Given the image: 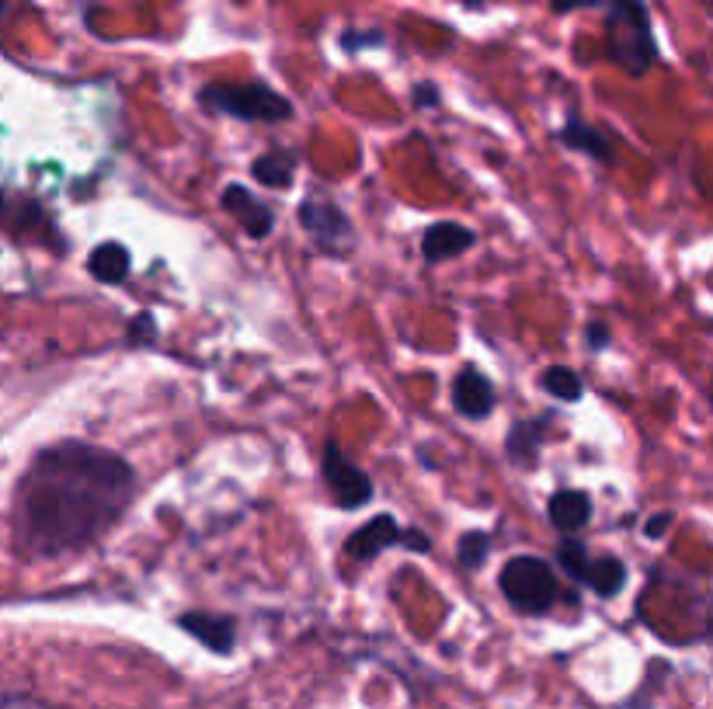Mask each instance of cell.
<instances>
[{"label":"cell","mask_w":713,"mask_h":709,"mask_svg":"<svg viewBox=\"0 0 713 709\" xmlns=\"http://www.w3.org/2000/svg\"><path fill=\"white\" fill-rule=\"evenodd\" d=\"M0 11H4V0H0Z\"/></svg>","instance_id":"28"},{"label":"cell","mask_w":713,"mask_h":709,"mask_svg":"<svg viewBox=\"0 0 713 709\" xmlns=\"http://www.w3.org/2000/svg\"><path fill=\"white\" fill-rule=\"evenodd\" d=\"M473 244H477V237H473V230H467V226L436 223V226H428L421 237V254H424V262H449V258L467 254Z\"/></svg>","instance_id":"11"},{"label":"cell","mask_w":713,"mask_h":709,"mask_svg":"<svg viewBox=\"0 0 713 709\" xmlns=\"http://www.w3.org/2000/svg\"><path fill=\"white\" fill-rule=\"evenodd\" d=\"M300 226L313 237V244L328 254H349V247L355 240L349 216L334 203H324V198H306L300 206Z\"/></svg>","instance_id":"5"},{"label":"cell","mask_w":713,"mask_h":709,"mask_svg":"<svg viewBox=\"0 0 713 709\" xmlns=\"http://www.w3.org/2000/svg\"><path fill=\"white\" fill-rule=\"evenodd\" d=\"M219 206L231 213L244 230H247V237L251 240H265L268 234H272V226H275V213L262 203L258 195H254L247 185H241V181H231L223 188V195H219Z\"/></svg>","instance_id":"7"},{"label":"cell","mask_w":713,"mask_h":709,"mask_svg":"<svg viewBox=\"0 0 713 709\" xmlns=\"http://www.w3.org/2000/svg\"><path fill=\"white\" fill-rule=\"evenodd\" d=\"M401 535H404V532H401V525H397L393 515H377L373 522H365L359 532L349 535L345 553H349L352 560H373V557H380L387 546L401 543Z\"/></svg>","instance_id":"10"},{"label":"cell","mask_w":713,"mask_h":709,"mask_svg":"<svg viewBox=\"0 0 713 709\" xmlns=\"http://www.w3.org/2000/svg\"><path fill=\"white\" fill-rule=\"evenodd\" d=\"M554 11H575V8H613L616 0H550Z\"/></svg>","instance_id":"25"},{"label":"cell","mask_w":713,"mask_h":709,"mask_svg":"<svg viewBox=\"0 0 713 709\" xmlns=\"http://www.w3.org/2000/svg\"><path fill=\"white\" fill-rule=\"evenodd\" d=\"M505 599L516 605L519 612L539 616L547 612L557 599V578L550 571L547 560L539 557H516L501 567V578H498Z\"/></svg>","instance_id":"4"},{"label":"cell","mask_w":713,"mask_h":709,"mask_svg":"<svg viewBox=\"0 0 713 709\" xmlns=\"http://www.w3.org/2000/svg\"><path fill=\"white\" fill-rule=\"evenodd\" d=\"M592 494L588 491H575V488H564L550 498L547 504V519L554 522V529H560L564 535H575L592 522Z\"/></svg>","instance_id":"12"},{"label":"cell","mask_w":713,"mask_h":709,"mask_svg":"<svg viewBox=\"0 0 713 709\" xmlns=\"http://www.w3.org/2000/svg\"><path fill=\"white\" fill-rule=\"evenodd\" d=\"M606 56L631 77H644L658 63V42H654V28L644 0H616L609 8Z\"/></svg>","instance_id":"2"},{"label":"cell","mask_w":713,"mask_h":709,"mask_svg":"<svg viewBox=\"0 0 713 709\" xmlns=\"http://www.w3.org/2000/svg\"><path fill=\"white\" fill-rule=\"evenodd\" d=\"M136 494V473L116 452L60 442L46 449L18 488L14 539L25 553L84 550L116 525Z\"/></svg>","instance_id":"1"},{"label":"cell","mask_w":713,"mask_h":709,"mask_svg":"<svg viewBox=\"0 0 713 709\" xmlns=\"http://www.w3.org/2000/svg\"><path fill=\"white\" fill-rule=\"evenodd\" d=\"M178 627L192 633L203 647H209L213 654H231L237 640V622L231 616H216V612H185L178 619Z\"/></svg>","instance_id":"8"},{"label":"cell","mask_w":713,"mask_h":709,"mask_svg":"<svg viewBox=\"0 0 713 709\" xmlns=\"http://www.w3.org/2000/svg\"><path fill=\"white\" fill-rule=\"evenodd\" d=\"M129 250L123 244H98L91 250V258H88V272L98 278V282H108V286H116V282H123L129 275Z\"/></svg>","instance_id":"15"},{"label":"cell","mask_w":713,"mask_h":709,"mask_svg":"<svg viewBox=\"0 0 713 709\" xmlns=\"http://www.w3.org/2000/svg\"><path fill=\"white\" fill-rule=\"evenodd\" d=\"M672 522H675V519H672V512L651 515V519H647V525H644V535H647V539H662V535L672 529Z\"/></svg>","instance_id":"24"},{"label":"cell","mask_w":713,"mask_h":709,"mask_svg":"<svg viewBox=\"0 0 713 709\" xmlns=\"http://www.w3.org/2000/svg\"><path fill=\"white\" fill-rule=\"evenodd\" d=\"M598 599H616L626 584V563L616 557H598L588 567V581H585Z\"/></svg>","instance_id":"17"},{"label":"cell","mask_w":713,"mask_h":709,"mask_svg":"<svg viewBox=\"0 0 713 709\" xmlns=\"http://www.w3.org/2000/svg\"><path fill=\"white\" fill-rule=\"evenodd\" d=\"M251 175L265 188H290L296 181V154L293 150H268L251 164Z\"/></svg>","instance_id":"14"},{"label":"cell","mask_w":713,"mask_h":709,"mask_svg":"<svg viewBox=\"0 0 713 709\" xmlns=\"http://www.w3.org/2000/svg\"><path fill=\"white\" fill-rule=\"evenodd\" d=\"M452 407L460 411L463 417L484 421L495 411V386L491 380L477 373V368H463L452 383Z\"/></svg>","instance_id":"9"},{"label":"cell","mask_w":713,"mask_h":709,"mask_svg":"<svg viewBox=\"0 0 713 709\" xmlns=\"http://www.w3.org/2000/svg\"><path fill=\"white\" fill-rule=\"evenodd\" d=\"M365 46H383V32H345L341 36V49H365Z\"/></svg>","instance_id":"21"},{"label":"cell","mask_w":713,"mask_h":709,"mask_svg":"<svg viewBox=\"0 0 713 709\" xmlns=\"http://www.w3.org/2000/svg\"><path fill=\"white\" fill-rule=\"evenodd\" d=\"M547 424L550 417H526V421H516L511 424V432L505 439V452H508V460L511 463H519L526 470L536 466V456H539V445H544L547 439Z\"/></svg>","instance_id":"13"},{"label":"cell","mask_w":713,"mask_h":709,"mask_svg":"<svg viewBox=\"0 0 713 709\" xmlns=\"http://www.w3.org/2000/svg\"><path fill=\"white\" fill-rule=\"evenodd\" d=\"M198 105L216 116H231L241 122H285L293 119V105L285 95L262 80L247 83H206L198 91Z\"/></svg>","instance_id":"3"},{"label":"cell","mask_w":713,"mask_h":709,"mask_svg":"<svg viewBox=\"0 0 713 709\" xmlns=\"http://www.w3.org/2000/svg\"><path fill=\"white\" fill-rule=\"evenodd\" d=\"M411 98H414L418 108H436V105H439V88H436L432 80H421V83H414Z\"/></svg>","instance_id":"23"},{"label":"cell","mask_w":713,"mask_h":709,"mask_svg":"<svg viewBox=\"0 0 713 709\" xmlns=\"http://www.w3.org/2000/svg\"><path fill=\"white\" fill-rule=\"evenodd\" d=\"M544 390H547L550 396H557V401H564V404H575V401H582L585 383H582V376L575 373V368L550 365L547 373H544Z\"/></svg>","instance_id":"18"},{"label":"cell","mask_w":713,"mask_h":709,"mask_svg":"<svg viewBox=\"0 0 713 709\" xmlns=\"http://www.w3.org/2000/svg\"><path fill=\"white\" fill-rule=\"evenodd\" d=\"M557 139H560L564 147L582 150V154H588V157H595V160H609V154H613L609 144H606V136L595 132L592 126H585L582 119H567V122L560 126Z\"/></svg>","instance_id":"16"},{"label":"cell","mask_w":713,"mask_h":709,"mask_svg":"<svg viewBox=\"0 0 713 709\" xmlns=\"http://www.w3.org/2000/svg\"><path fill=\"white\" fill-rule=\"evenodd\" d=\"M710 404H713V396H710Z\"/></svg>","instance_id":"29"},{"label":"cell","mask_w":713,"mask_h":709,"mask_svg":"<svg viewBox=\"0 0 713 709\" xmlns=\"http://www.w3.org/2000/svg\"><path fill=\"white\" fill-rule=\"evenodd\" d=\"M401 543H404L411 553H428V550H432V539H428L424 532H418V529H414V532H404Z\"/></svg>","instance_id":"26"},{"label":"cell","mask_w":713,"mask_h":709,"mask_svg":"<svg viewBox=\"0 0 713 709\" xmlns=\"http://www.w3.org/2000/svg\"><path fill=\"white\" fill-rule=\"evenodd\" d=\"M488 550H491V535L480 532V529H470L460 535V563L467 567V571H480L484 560H488Z\"/></svg>","instance_id":"20"},{"label":"cell","mask_w":713,"mask_h":709,"mask_svg":"<svg viewBox=\"0 0 713 709\" xmlns=\"http://www.w3.org/2000/svg\"><path fill=\"white\" fill-rule=\"evenodd\" d=\"M609 345V327L606 324H592L588 327V348L598 352V348H606Z\"/></svg>","instance_id":"27"},{"label":"cell","mask_w":713,"mask_h":709,"mask_svg":"<svg viewBox=\"0 0 713 709\" xmlns=\"http://www.w3.org/2000/svg\"><path fill=\"white\" fill-rule=\"evenodd\" d=\"M557 563H560V571H564L570 581H578V584H585V581H588L592 557H588V546H582L578 539H570V535H564V539H560V546H557Z\"/></svg>","instance_id":"19"},{"label":"cell","mask_w":713,"mask_h":709,"mask_svg":"<svg viewBox=\"0 0 713 709\" xmlns=\"http://www.w3.org/2000/svg\"><path fill=\"white\" fill-rule=\"evenodd\" d=\"M324 480L331 488L334 504L345 508V512L373 501V480H369L355 463L345 460V452L338 449V442L324 445Z\"/></svg>","instance_id":"6"},{"label":"cell","mask_w":713,"mask_h":709,"mask_svg":"<svg viewBox=\"0 0 713 709\" xmlns=\"http://www.w3.org/2000/svg\"><path fill=\"white\" fill-rule=\"evenodd\" d=\"M154 324H157L154 314H139L129 327V342H154V334H157Z\"/></svg>","instance_id":"22"}]
</instances>
